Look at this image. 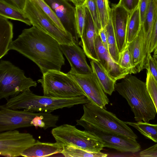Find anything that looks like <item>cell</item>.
Instances as JSON below:
<instances>
[{
    "label": "cell",
    "mask_w": 157,
    "mask_h": 157,
    "mask_svg": "<svg viewBox=\"0 0 157 157\" xmlns=\"http://www.w3.org/2000/svg\"><path fill=\"white\" fill-rule=\"evenodd\" d=\"M13 50L35 63L42 74L50 70L60 71L65 59L60 44L35 26L23 29L10 45Z\"/></svg>",
    "instance_id": "6da1fadb"
},
{
    "label": "cell",
    "mask_w": 157,
    "mask_h": 157,
    "mask_svg": "<svg viewBox=\"0 0 157 157\" xmlns=\"http://www.w3.org/2000/svg\"><path fill=\"white\" fill-rule=\"evenodd\" d=\"M115 89L126 100L136 121L148 122L155 119L156 109L146 82L128 75L115 83Z\"/></svg>",
    "instance_id": "7a4b0ae2"
},
{
    "label": "cell",
    "mask_w": 157,
    "mask_h": 157,
    "mask_svg": "<svg viewBox=\"0 0 157 157\" xmlns=\"http://www.w3.org/2000/svg\"><path fill=\"white\" fill-rule=\"evenodd\" d=\"M90 101L85 95L67 98H57L36 95L30 90L7 100L5 105L9 108L23 109L32 112H52L64 108H70Z\"/></svg>",
    "instance_id": "3957f363"
},
{
    "label": "cell",
    "mask_w": 157,
    "mask_h": 157,
    "mask_svg": "<svg viewBox=\"0 0 157 157\" xmlns=\"http://www.w3.org/2000/svg\"><path fill=\"white\" fill-rule=\"evenodd\" d=\"M52 112L37 113L12 109L5 105L0 106V132L19 128L34 126L45 130L57 126L59 118Z\"/></svg>",
    "instance_id": "277c9868"
},
{
    "label": "cell",
    "mask_w": 157,
    "mask_h": 157,
    "mask_svg": "<svg viewBox=\"0 0 157 157\" xmlns=\"http://www.w3.org/2000/svg\"><path fill=\"white\" fill-rule=\"evenodd\" d=\"M80 120L101 129L136 140L137 136L125 122L113 113L90 102L84 104Z\"/></svg>",
    "instance_id": "5b68a950"
},
{
    "label": "cell",
    "mask_w": 157,
    "mask_h": 157,
    "mask_svg": "<svg viewBox=\"0 0 157 157\" xmlns=\"http://www.w3.org/2000/svg\"><path fill=\"white\" fill-rule=\"evenodd\" d=\"M51 133L56 142L63 147L72 145L90 151H101L104 144L97 136L75 126L64 124L52 129Z\"/></svg>",
    "instance_id": "8992f818"
},
{
    "label": "cell",
    "mask_w": 157,
    "mask_h": 157,
    "mask_svg": "<svg viewBox=\"0 0 157 157\" xmlns=\"http://www.w3.org/2000/svg\"><path fill=\"white\" fill-rule=\"evenodd\" d=\"M37 83L25 75L24 72L9 61L0 62V99L7 100L10 97L36 87Z\"/></svg>",
    "instance_id": "52a82bcc"
},
{
    "label": "cell",
    "mask_w": 157,
    "mask_h": 157,
    "mask_svg": "<svg viewBox=\"0 0 157 157\" xmlns=\"http://www.w3.org/2000/svg\"><path fill=\"white\" fill-rule=\"evenodd\" d=\"M37 82L41 84L44 96L67 98L85 95L72 77L60 71H49L43 74L41 78Z\"/></svg>",
    "instance_id": "ba28073f"
},
{
    "label": "cell",
    "mask_w": 157,
    "mask_h": 157,
    "mask_svg": "<svg viewBox=\"0 0 157 157\" xmlns=\"http://www.w3.org/2000/svg\"><path fill=\"white\" fill-rule=\"evenodd\" d=\"M24 12L33 26L52 36L60 44L71 45L76 43L72 34L59 29L33 0H27Z\"/></svg>",
    "instance_id": "9c48e42d"
},
{
    "label": "cell",
    "mask_w": 157,
    "mask_h": 157,
    "mask_svg": "<svg viewBox=\"0 0 157 157\" xmlns=\"http://www.w3.org/2000/svg\"><path fill=\"white\" fill-rule=\"evenodd\" d=\"M76 122L77 125L99 138L104 147L114 149L121 152L134 153L140 150L141 146L136 140L101 129L80 119Z\"/></svg>",
    "instance_id": "30bf717a"
},
{
    "label": "cell",
    "mask_w": 157,
    "mask_h": 157,
    "mask_svg": "<svg viewBox=\"0 0 157 157\" xmlns=\"http://www.w3.org/2000/svg\"><path fill=\"white\" fill-rule=\"evenodd\" d=\"M36 141L31 134L21 132L16 129L1 132L0 155L7 157L21 156Z\"/></svg>",
    "instance_id": "8fae6325"
},
{
    "label": "cell",
    "mask_w": 157,
    "mask_h": 157,
    "mask_svg": "<svg viewBox=\"0 0 157 157\" xmlns=\"http://www.w3.org/2000/svg\"><path fill=\"white\" fill-rule=\"evenodd\" d=\"M67 74L75 81L90 102L101 108H105L109 100L94 73L81 75L70 70Z\"/></svg>",
    "instance_id": "7c38bea8"
},
{
    "label": "cell",
    "mask_w": 157,
    "mask_h": 157,
    "mask_svg": "<svg viewBox=\"0 0 157 157\" xmlns=\"http://www.w3.org/2000/svg\"><path fill=\"white\" fill-rule=\"evenodd\" d=\"M95 47L98 61L114 81L116 82L132 74L129 70L122 67L113 59L99 35L96 39Z\"/></svg>",
    "instance_id": "4fadbf2b"
},
{
    "label": "cell",
    "mask_w": 157,
    "mask_h": 157,
    "mask_svg": "<svg viewBox=\"0 0 157 157\" xmlns=\"http://www.w3.org/2000/svg\"><path fill=\"white\" fill-rule=\"evenodd\" d=\"M50 6L68 32L76 36L75 8L67 0H44Z\"/></svg>",
    "instance_id": "5bb4252c"
},
{
    "label": "cell",
    "mask_w": 157,
    "mask_h": 157,
    "mask_svg": "<svg viewBox=\"0 0 157 157\" xmlns=\"http://www.w3.org/2000/svg\"><path fill=\"white\" fill-rule=\"evenodd\" d=\"M110 14L117 46L121 54L127 46L126 30L130 13L116 4L112 5Z\"/></svg>",
    "instance_id": "9a60e30c"
},
{
    "label": "cell",
    "mask_w": 157,
    "mask_h": 157,
    "mask_svg": "<svg viewBox=\"0 0 157 157\" xmlns=\"http://www.w3.org/2000/svg\"><path fill=\"white\" fill-rule=\"evenodd\" d=\"M60 47L63 53L70 64L71 70L81 75L93 73L91 67L86 61L83 50L76 43L71 45L60 44Z\"/></svg>",
    "instance_id": "2e32d148"
},
{
    "label": "cell",
    "mask_w": 157,
    "mask_h": 157,
    "mask_svg": "<svg viewBox=\"0 0 157 157\" xmlns=\"http://www.w3.org/2000/svg\"><path fill=\"white\" fill-rule=\"evenodd\" d=\"M86 21L81 42L86 55L92 60L98 61L95 40L98 35L90 14L86 7Z\"/></svg>",
    "instance_id": "e0dca14e"
},
{
    "label": "cell",
    "mask_w": 157,
    "mask_h": 157,
    "mask_svg": "<svg viewBox=\"0 0 157 157\" xmlns=\"http://www.w3.org/2000/svg\"><path fill=\"white\" fill-rule=\"evenodd\" d=\"M63 147L56 142L55 143L42 142L38 140L22 153L21 156L25 157L49 156L61 153Z\"/></svg>",
    "instance_id": "ac0fdd59"
},
{
    "label": "cell",
    "mask_w": 157,
    "mask_h": 157,
    "mask_svg": "<svg viewBox=\"0 0 157 157\" xmlns=\"http://www.w3.org/2000/svg\"><path fill=\"white\" fill-rule=\"evenodd\" d=\"M144 33L141 25L140 32L134 39L127 45L136 73L145 69L142 57Z\"/></svg>",
    "instance_id": "d6986e66"
},
{
    "label": "cell",
    "mask_w": 157,
    "mask_h": 157,
    "mask_svg": "<svg viewBox=\"0 0 157 157\" xmlns=\"http://www.w3.org/2000/svg\"><path fill=\"white\" fill-rule=\"evenodd\" d=\"M7 19L0 16V58L6 55L9 50L13 41V25Z\"/></svg>",
    "instance_id": "ffe728a7"
},
{
    "label": "cell",
    "mask_w": 157,
    "mask_h": 157,
    "mask_svg": "<svg viewBox=\"0 0 157 157\" xmlns=\"http://www.w3.org/2000/svg\"><path fill=\"white\" fill-rule=\"evenodd\" d=\"M90 63L93 72L96 75L103 90L105 93L111 95L115 90L116 82L111 78L98 61L91 60Z\"/></svg>",
    "instance_id": "44dd1931"
},
{
    "label": "cell",
    "mask_w": 157,
    "mask_h": 157,
    "mask_svg": "<svg viewBox=\"0 0 157 157\" xmlns=\"http://www.w3.org/2000/svg\"><path fill=\"white\" fill-rule=\"evenodd\" d=\"M141 25L139 6L130 14L128 21L126 40L127 45L133 40L138 35Z\"/></svg>",
    "instance_id": "7402d4cb"
},
{
    "label": "cell",
    "mask_w": 157,
    "mask_h": 157,
    "mask_svg": "<svg viewBox=\"0 0 157 157\" xmlns=\"http://www.w3.org/2000/svg\"><path fill=\"white\" fill-rule=\"evenodd\" d=\"M105 28L107 37L108 51L113 59L116 62L118 63L120 53L117 45L111 14L108 23Z\"/></svg>",
    "instance_id": "603a6c76"
},
{
    "label": "cell",
    "mask_w": 157,
    "mask_h": 157,
    "mask_svg": "<svg viewBox=\"0 0 157 157\" xmlns=\"http://www.w3.org/2000/svg\"><path fill=\"white\" fill-rule=\"evenodd\" d=\"M0 16L7 19L18 21L31 26L30 20L24 12L17 10L0 1Z\"/></svg>",
    "instance_id": "cb8c5ba5"
},
{
    "label": "cell",
    "mask_w": 157,
    "mask_h": 157,
    "mask_svg": "<svg viewBox=\"0 0 157 157\" xmlns=\"http://www.w3.org/2000/svg\"><path fill=\"white\" fill-rule=\"evenodd\" d=\"M61 153L66 157H106L108 155L101 151H90L72 145L63 147Z\"/></svg>",
    "instance_id": "d4e9b609"
},
{
    "label": "cell",
    "mask_w": 157,
    "mask_h": 157,
    "mask_svg": "<svg viewBox=\"0 0 157 157\" xmlns=\"http://www.w3.org/2000/svg\"><path fill=\"white\" fill-rule=\"evenodd\" d=\"M125 122L128 125L136 129L147 138L157 143V124H151L142 121Z\"/></svg>",
    "instance_id": "484cf974"
},
{
    "label": "cell",
    "mask_w": 157,
    "mask_h": 157,
    "mask_svg": "<svg viewBox=\"0 0 157 157\" xmlns=\"http://www.w3.org/2000/svg\"><path fill=\"white\" fill-rule=\"evenodd\" d=\"M76 34L77 40L81 38L83 34L86 21V6H75Z\"/></svg>",
    "instance_id": "4316f807"
},
{
    "label": "cell",
    "mask_w": 157,
    "mask_h": 157,
    "mask_svg": "<svg viewBox=\"0 0 157 157\" xmlns=\"http://www.w3.org/2000/svg\"><path fill=\"white\" fill-rule=\"evenodd\" d=\"M102 28H104L109 19L111 9L108 0H95Z\"/></svg>",
    "instance_id": "83f0119b"
},
{
    "label": "cell",
    "mask_w": 157,
    "mask_h": 157,
    "mask_svg": "<svg viewBox=\"0 0 157 157\" xmlns=\"http://www.w3.org/2000/svg\"><path fill=\"white\" fill-rule=\"evenodd\" d=\"M42 11L61 30L67 31L61 21L50 6L44 0H33Z\"/></svg>",
    "instance_id": "f1b7e54d"
},
{
    "label": "cell",
    "mask_w": 157,
    "mask_h": 157,
    "mask_svg": "<svg viewBox=\"0 0 157 157\" xmlns=\"http://www.w3.org/2000/svg\"><path fill=\"white\" fill-rule=\"evenodd\" d=\"M146 84L147 90L151 98L157 113V81L150 70L147 69Z\"/></svg>",
    "instance_id": "f546056e"
},
{
    "label": "cell",
    "mask_w": 157,
    "mask_h": 157,
    "mask_svg": "<svg viewBox=\"0 0 157 157\" xmlns=\"http://www.w3.org/2000/svg\"><path fill=\"white\" fill-rule=\"evenodd\" d=\"M84 5L88 10L98 34L102 28L95 0H86Z\"/></svg>",
    "instance_id": "4dcf8cb0"
},
{
    "label": "cell",
    "mask_w": 157,
    "mask_h": 157,
    "mask_svg": "<svg viewBox=\"0 0 157 157\" xmlns=\"http://www.w3.org/2000/svg\"><path fill=\"white\" fill-rule=\"evenodd\" d=\"M122 67L129 70L132 74L136 73L130 53L127 46L120 54V56L118 63Z\"/></svg>",
    "instance_id": "1f68e13d"
},
{
    "label": "cell",
    "mask_w": 157,
    "mask_h": 157,
    "mask_svg": "<svg viewBox=\"0 0 157 157\" xmlns=\"http://www.w3.org/2000/svg\"><path fill=\"white\" fill-rule=\"evenodd\" d=\"M140 0H120L117 5L124 8L130 14L138 6Z\"/></svg>",
    "instance_id": "d6a6232c"
},
{
    "label": "cell",
    "mask_w": 157,
    "mask_h": 157,
    "mask_svg": "<svg viewBox=\"0 0 157 157\" xmlns=\"http://www.w3.org/2000/svg\"><path fill=\"white\" fill-rule=\"evenodd\" d=\"M27 0H0V1L10 6L24 12Z\"/></svg>",
    "instance_id": "836d02e7"
},
{
    "label": "cell",
    "mask_w": 157,
    "mask_h": 157,
    "mask_svg": "<svg viewBox=\"0 0 157 157\" xmlns=\"http://www.w3.org/2000/svg\"><path fill=\"white\" fill-rule=\"evenodd\" d=\"M150 0H140L139 5L141 24L145 19L149 5Z\"/></svg>",
    "instance_id": "e575fe53"
},
{
    "label": "cell",
    "mask_w": 157,
    "mask_h": 157,
    "mask_svg": "<svg viewBox=\"0 0 157 157\" xmlns=\"http://www.w3.org/2000/svg\"><path fill=\"white\" fill-rule=\"evenodd\" d=\"M148 69L151 72L153 77L157 81V62L151 54L148 57L147 61Z\"/></svg>",
    "instance_id": "d590c367"
},
{
    "label": "cell",
    "mask_w": 157,
    "mask_h": 157,
    "mask_svg": "<svg viewBox=\"0 0 157 157\" xmlns=\"http://www.w3.org/2000/svg\"><path fill=\"white\" fill-rule=\"evenodd\" d=\"M157 46V15L153 27L150 47V52H153Z\"/></svg>",
    "instance_id": "8d00e7d4"
},
{
    "label": "cell",
    "mask_w": 157,
    "mask_h": 157,
    "mask_svg": "<svg viewBox=\"0 0 157 157\" xmlns=\"http://www.w3.org/2000/svg\"><path fill=\"white\" fill-rule=\"evenodd\" d=\"M139 155L141 157H157V144L141 151Z\"/></svg>",
    "instance_id": "74e56055"
},
{
    "label": "cell",
    "mask_w": 157,
    "mask_h": 157,
    "mask_svg": "<svg viewBox=\"0 0 157 157\" xmlns=\"http://www.w3.org/2000/svg\"><path fill=\"white\" fill-rule=\"evenodd\" d=\"M98 35L104 46L108 51L107 37L105 28H102L99 32Z\"/></svg>",
    "instance_id": "f35d334b"
},
{
    "label": "cell",
    "mask_w": 157,
    "mask_h": 157,
    "mask_svg": "<svg viewBox=\"0 0 157 157\" xmlns=\"http://www.w3.org/2000/svg\"><path fill=\"white\" fill-rule=\"evenodd\" d=\"M72 2L75 6H79L85 5L86 0H69Z\"/></svg>",
    "instance_id": "ab89813d"
},
{
    "label": "cell",
    "mask_w": 157,
    "mask_h": 157,
    "mask_svg": "<svg viewBox=\"0 0 157 157\" xmlns=\"http://www.w3.org/2000/svg\"><path fill=\"white\" fill-rule=\"evenodd\" d=\"M154 54L153 55H157V46L154 50Z\"/></svg>",
    "instance_id": "60d3db41"
},
{
    "label": "cell",
    "mask_w": 157,
    "mask_h": 157,
    "mask_svg": "<svg viewBox=\"0 0 157 157\" xmlns=\"http://www.w3.org/2000/svg\"><path fill=\"white\" fill-rule=\"evenodd\" d=\"M152 56L157 62V55H153Z\"/></svg>",
    "instance_id": "b9f144b4"
},
{
    "label": "cell",
    "mask_w": 157,
    "mask_h": 157,
    "mask_svg": "<svg viewBox=\"0 0 157 157\" xmlns=\"http://www.w3.org/2000/svg\"><path fill=\"white\" fill-rule=\"evenodd\" d=\"M156 0L157 1V0Z\"/></svg>",
    "instance_id": "7bdbcfd3"
}]
</instances>
